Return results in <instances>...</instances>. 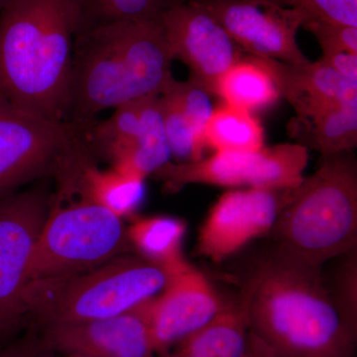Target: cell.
<instances>
[{
	"instance_id": "6da1fadb",
	"label": "cell",
	"mask_w": 357,
	"mask_h": 357,
	"mask_svg": "<svg viewBox=\"0 0 357 357\" xmlns=\"http://www.w3.org/2000/svg\"><path fill=\"white\" fill-rule=\"evenodd\" d=\"M238 299L249 332L274 357H354L356 328L333 304L321 267L276 248L255 263Z\"/></svg>"
},
{
	"instance_id": "7a4b0ae2",
	"label": "cell",
	"mask_w": 357,
	"mask_h": 357,
	"mask_svg": "<svg viewBox=\"0 0 357 357\" xmlns=\"http://www.w3.org/2000/svg\"><path fill=\"white\" fill-rule=\"evenodd\" d=\"M173 61L159 20L109 23L79 31L64 122L86 130L103 110L161 95L173 79Z\"/></svg>"
},
{
	"instance_id": "3957f363",
	"label": "cell",
	"mask_w": 357,
	"mask_h": 357,
	"mask_svg": "<svg viewBox=\"0 0 357 357\" xmlns=\"http://www.w3.org/2000/svg\"><path fill=\"white\" fill-rule=\"evenodd\" d=\"M81 26L77 0H15L0 10V98L64 121Z\"/></svg>"
},
{
	"instance_id": "277c9868",
	"label": "cell",
	"mask_w": 357,
	"mask_h": 357,
	"mask_svg": "<svg viewBox=\"0 0 357 357\" xmlns=\"http://www.w3.org/2000/svg\"><path fill=\"white\" fill-rule=\"evenodd\" d=\"M89 150L77 142L61 160L69 184L57 174L61 206L48 213L28 265V282L91 269L128 252L122 218L89 197L83 181Z\"/></svg>"
},
{
	"instance_id": "5b68a950",
	"label": "cell",
	"mask_w": 357,
	"mask_h": 357,
	"mask_svg": "<svg viewBox=\"0 0 357 357\" xmlns=\"http://www.w3.org/2000/svg\"><path fill=\"white\" fill-rule=\"evenodd\" d=\"M276 248L321 267L357 246V164L351 151L323 157L293 190L272 231Z\"/></svg>"
},
{
	"instance_id": "8992f818",
	"label": "cell",
	"mask_w": 357,
	"mask_h": 357,
	"mask_svg": "<svg viewBox=\"0 0 357 357\" xmlns=\"http://www.w3.org/2000/svg\"><path fill=\"white\" fill-rule=\"evenodd\" d=\"M171 277L156 263L124 253L84 271L28 282L26 312L44 326L112 318L156 297Z\"/></svg>"
},
{
	"instance_id": "52a82bcc",
	"label": "cell",
	"mask_w": 357,
	"mask_h": 357,
	"mask_svg": "<svg viewBox=\"0 0 357 357\" xmlns=\"http://www.w3.org/2000/svg\"><path fill=\"white\" fill-rule=\"evenodd\" d=\"M84 131L0 98V197L42 174L54 172Z\"/></svg>"
},
{
	"instance_id": "ba28073f",
	"label": "cell",
	"mask_w": 357,
	"mask_h": 357,
	"mask_svg": "<svg viewBox=\"0 0 357 357\" xmlns=\"http://www.w3.org/2000/svg\"><path fill=\"white\" fill-rule=\"evenodd\" d=\"M213 16L245 54L290 65L311 62L297 43L307 15L270 0H195Z\"/></svg>"
},
{
	"instance_id": "9c48e42d",
	"label": "cell",
	"mask_w": 357,
	"mask_h": 357,
	"mask_svg": "<svg viewBox=\"0 0 357 357\" xmlns=\"http://www.w3.org/2000/svg\"><path fill=\"white\" fill-rule=\"evenodd\" d=\"M48 213V199L40 191L0 201V335L27 314L28 265Z\"/></svg>"
},
{
	"instance_id": "30bf717a",
	"label": "cell",
	"mask_w": 357,
	"mask_h": 357,
	"mask_svg": "<svg viewBox=\"0 0 357 357\" xmlns=\"http://www.w3.org/2000/svg\"><path fill=\"white\" fill-rule=\"evenodd\" d=\"M173 60H180L190 70V79L215 95L223 73L244 57L229 33L208 10L190 0L166 9L160 15Z\"/></svg>"
},
{
	"instance_id": "8fae6325",
	"label": "cell",
	"mask_w": 357,
	"mask_h": 357,
	"mask_svg": "<svg viewBox=\"0 0 357 357\" xmlns=\"http://www.w3.org/2000/svg\"><path fill=\"white\" fill-rule=\"evenodd\" d=\"M293 190L248 188L223 194L199 229V255L222 262L253 239L266 236Z\"/></svg>"
},
{
	"instance_id": "7c38bea8",
	"label": "cell",
	"mask_w": 357,
	"mask_h": 357,
	"mask_svg": "<svg viewBox=\"0 0 357 357\" xmlns=\"http://www.w3.org/2000/svg\"><path fill=\"white\" fill-rule=\"evenodd\" d=\"M223 299L210 279L188 265L147 302V321L156 354H168L222 311Z\"/></svg>"
},
{
	"instance_id": "4fadbf2b",
	"label": "cell",
	"mask_w": 357,
	"mask_h": 357,
	"mask_svg": "<svg viewBox=\"0 0 357 357\" xmlns=\"http://www.w3.org/2000/svg\"><path fill=\"white\" fill-rule=\"evenodd\" d=\"M147 301L112 318L46 326L47 347L76 357H156L147 321Z\"/></svg>"
},
{
	"instance_id": "5bb4252c",
	"label": "cell",
	"mask_w": 357,
	"mask_h": 357,
	"mask_svg": "<svg viewBox=\"0 0 357 357\" xmlns=\"http://www.w3.org/2000/svg\"><path fill=\"white\" fill-rule=\"evenodd\" d=\"M154 175L163 181L169 191H178L190 184L277 189L283 177V167L276 148L264 146L251 153L218 151L199 161L169 162Z\"/></svg>"
},
{
	"instance_id": "9a60e30c",
	"label": "cell",
	"mask_w": 357,
	"mask_h": 357,
	"mask_svg": "<svg viewBox=\"0 0 357 357\" xmlns=\"http://www.w3.org/2000/svg\"><path fill=\"white\" fill-rule=\"evenodd\" d=\"M262 60L273 73L280 96L302 121L314 119L337 105L357 103V82L342 77L321 59L303 65Z\"/></svg>"
},
{
	"instance_id": "2e32d148",
	"label": "cell",
	"mask_w": 357,
	"mask_h": 357,
	"mask_svg": "<svg viewBox=\"0 0 357 357\" xmlns=\"http://www.w3.org/2000/svg\"><path fill=\"white\" fill-rule=\"evenodd\" d=\"M250 337L239 299L227 301L217 318L164 357H241Z\"/></svg>"
},
{
	"instance_id": "e0dca14e",
	"label": "cell",
	"mask_w": 357,
	"mask_h": 357,
	"mask_svg": "<svg viewBox=\"0 0 357 357\" xmlns=\"http://www.w3.org/2000/svg\"><path fill=\"white\" fill-rule=\"evenodd\" d=\"M215 95L225 105L250 114L272 107L280 98L273 73L262 59L253 56H244L223 73Z\"/></svg>"
},
{
	"instance_id": "ac0fdd59",
	"label": "cell",
	"mask_w": 357,
	"mask_h": 357,
	"mask_svg": "<svg viewBox=\"0 0 357 357\" xmlns=\"http://www.w3.org/2000/svg\"><path fill=\"white\" fill-rule=\"evenodd\" d=\"M185 231L182 220L159 215L138 218L128 227V236L137 255L174 275L189 265L182 250Z\"/></svg>"
},
{
	"instance_id": "d6986e66",
	"label": "cell",
	"mask_w": 357,
	"mask_h": 357,
	"mask_svg": "<svg viewBox=\"0 0 357 357\" xmlns=\"http://www.w3.org/2000/svg\"><path fill=\"white\" fill-rule=\"evenodd\" d=\"M83 181L89 197L121 218L132 217L144 201V178L114 167L98 170L91 162V152L84 160Z\"/></svg>"
},
{
	"instance_id": "ffe728a7",
	"label": "cell",
	"mask_w": 357,
	"mask_h": 357,
	"mask_svg": "<svg viewBox=\"0 0 357 357\" xmlns=\"http://www.w3.org/2000/svg\"><path fill=\"white\" fill-rule=\"evenodd\" d=\"M171 157L172 154L167 139L160 95L145 96L139 135L126 158L114 168L145 178L167 165Z\"/></svg>"
},
{
	"instance_id": "44dd1931",
	"label": "cell",
	"mask_w": 357,
	"mask_h": 357,
	"mask_svg": "<svg viewBox=\"0 0 357 357\" xmlns=\"http://www.w3.org/2000/svg\"><path fill=\"white\" fill-rule=\"evenodd\" d=\"M206 148L218 151L257 152L264 147V130L250 112L220 105L213 109L204 132Z\"/></svg>"
},
{
	"instance_id": "7402d4cb",
	"label": "cell",
	"mask_w": 357,
	"mask_h": 357,
	"mask_svg": "<svg viewBox=\"0 0 357 357\" xmlns=\"http://www.w3.org/2000/svg\"><path fill=\"white\" fill-rule=\"evenodd\" d=\"M303 122L307 126V144L323 157L351 151L356 147L357 103L337 105Z\"/></svg>"
},
{
	"instance_id": "603a6c76",
	"label": "cell",
	"mask_w": 357,
	"mask_h": 357,
	"mask_svg": "<svg viewBox=\"0 0 357 357\" xmlns=\"http://www.w3.org/2000/svg\"><path fill=\"white\" fill-rule=\"evenodd\" d=\"M81 9L79 31L109 24L133 20H156L180 0H77Z\"/></svg>"
},
{
	"instance_id": "cb8c5ba5",
	"label": "cell",
	"mask_w": 357,
	"mask_h": 357,
	"mask_svg": "<svg viewBox=\"0 0 357 357\" xmlns=\"http://www.w3.org/2000/svg\"><path fill=\"white\" fill-rule=\"evenodd\" d=\"M160 103L172 157H175L178 163H188L203 159L204 150L206 149V145L192 130L183 114L177 98L168 86L160 95Z\"/></svg>"
},
{
	"instance_id": "d4e9b609",
	"label": "cell",
	"mask_w": 357,
	"mask_h": 357,
	"mask_svg": "<svg viewBox=\"0 0 357 357\" xmlns=\"http://www.w3.org/2000/svg\"><path fill=\"white\" fill-rule=\"evenodd\" d=\"M167 86L177 98L192 130L206 145L204 132L213 112L211 102V93L192 79L187 82H178L173 77Z\"/></svg>"
},
{
	"instance_id": "484cf974",
	"label": "cell",
	"mask_w": 357,
	"mask_h": 357,
	"mask_svg": "<svg viewBox=\"0 0 357 357\" xmlns=\"http://www.w3.org/2000/svg\"><path fill=\"white\" fill-rule=\"evenodd\" d=\"M342 257L333 274L332 284L328 285L333 304L349 325L357 328V253L356 249Z\"/></svg>"
},
{
	"instance_id": "4316f807",
	"label": "cell",
	"mask_w": 357,
	"mask_h": 357,
	"mask_svg": "<svg viewBox=\"0 0 357 357\" xmlns=\"http://www.w3.org/2000/svg\"><path fill=\"white\" fill-rule=\"evenodd\" d=\"M294 7L306 14L307 21L357 27V0H296Z\"/></svg>"
},
{
	"instance_id": "83f0119b",
	"label": "cell",
	"mask_w": 357,
	"mask_h": 357,
	"mask_svg": "<svg viewBox=\"0 0 357 357\" xmlns=\"http://www.w3.org/2000/svg\"><path fill=\"white\" fill-rule=\"evenodd\" d=\"M303 26L314 35L324 54L344 51L357 55V27L319 21H307Z\"/></svg>"
},
{
	"instance_id": "f1b7e54d",
	"label": "cell",
	"mask_w": 357,
	"mask_h": 357,
	"mask_svg": "<svg viewBox=\"0 0 357 357\" xmlns=\"http://www.w3.org/2000/svg\"><path fill=\"white\" fill-rule=\"evenodd\" d=\"M321 61L342 77L357 82V55L349 52L324 54Z\"/></svg>"
},
{
	"instance_id": "f546056e",
	"label": "cell",
	"mask_w": 357,
	"mask_h": 357,
	"mask_svg": "<svg viewBox=\"0 0 357 357\" xmlns=\"http://www.w3.org/2000/svg\"><path fill=\"white\" fill-rule=\"evenodd\" d=\"M241 357H274L272 352L250 333L246 351Z\"/></svg>"
},
{
	"instance_id": "4dcf8cb0",
	"label": "cell",
	"mask_w": 357,
	"mask_h": 357,
	"mask_svg": "<svg viewBox=\"0 0 357 357\" xmlns=\"http://www.w3.org/2000/svg\"><path fill=\"white\" fill-rule=\"evenodd\" d=\"M0 357H38L26 345H14L0 351Z\"/></svg>"
},
{
	"instance_id": "1f68e13d",
	"label": "cell",
	"mask_w": 357,
	"mask_h": 357,
	"mask_svg": "<svg viewBox=\"0 0 357 357\" xmlns=\"http://www.w3.org/2000/svg\"><path fill=\"white\" fill-rule=\"evenodd\" d=\"M270 1L276 2L283 6L294 7L296 0H270Z\"/></svg>"
},
{
	"instance_id": "d6a6232c",
	"label": "cell",
	"mask_w": 357,
	"mask_h": 357,
	"mask_svg": "<svg viewBox=\"0 0 357 357\" xmlns=\"http://www.w3.org/2000/svg\"><path fill=\"white\" fill-rule=\"evenodd\" d=\"M14 1H15V0H0V10L6 8V6H8L9 4L13 3Z\"/></svg>"
},
{
	"instance_id": "836d02e7",
	"label": "cell",
	"mask_w": 357,
	"mask_h": 357,
	"mask_svg": "<svg viewBox=\"0 0 357 357\" xmlns=\"http://www.w3.org/2000/svg\"><path fill=\"white\" fill-rule=\"evenodd\" d=\"M63 357H76V356H64Z\"/></svg>"
}]
</instances>
